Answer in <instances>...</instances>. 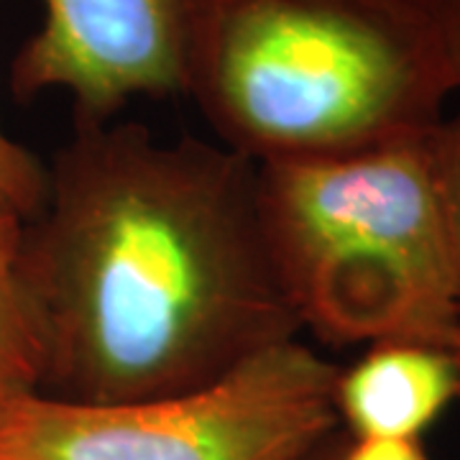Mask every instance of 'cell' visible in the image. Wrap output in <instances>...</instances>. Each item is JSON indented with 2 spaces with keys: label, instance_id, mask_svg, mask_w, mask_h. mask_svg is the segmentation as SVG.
I'll list each match as a JSON object with an SVG mask.
<instances>
[{
  "label": "cell",
  "instance_id": "cell-1",
  "mask_svg": "<svg viewBox=\"0 0 460 460\" xmlns=\"http://www.w3.org/2000/svg\"><path fill=\"white\" fill-rule=\"evenodd\" d=\"M41 394L120 404L198 389L295 341L259 164L138 123H75L23 223Z\"/></svg>",
  "mask_w": 460,
  "mask_h": 460
},
{
  "label": "cell",
  "instance_id": "cell-2",
  "mask_svg": "<svg viewBox=\"0 0 460 460\" xmlns=\"http://www.w3.org/2000/svg\"><path fill=\"white\" fill-rule=\"evenodd\" d=\"M456 87L425 0H202L184 95L256 164L420 138Z\"/></svg>",
  "mask_w": 460,
  "mask_h": 460
},
{
  "label": "cell",
  "instance_id": "cell-3",
  "mask_svg": "<svg viewBox=\"0 0 460 460\" xmlns=\"http://www.w3.org/2000/svg\"><path fill=\"white\" fill-rule=\"evenodd\" d=\"M428 136L259 164L266 243L299 328L330 345L450 350L458 302Z\"/></svg>",
  "mask_w": 460,
  "mask_h": 460
},
{
  "label": "cell",
  "instance_id": "cell-4",
  "mask_svg": "<svg viewBox=\"0 0 460 460\" xmlns=\"http://www.w3.org/2000/svg\"><path fill=\"white\" fill-rule=\"evenodd\" d=\"M338 366L299 341L213 384L120 404L0 402V460H299L341 428Z\"/></svg>",
  "mask_w": 460,
  "mask_h": 460
},
{
  "label": "cell",
  "instance_id": "cell-5",
  "mask_svg": "<svg viewBox=\"0 0 460 460\" xmlns=\"http://www.w3.org/2000/svg\"><path fill=\"white\" fill-rule=\"evenodd\" d=\"M202 0H44L39 31L18 49V100L62 90L75 123L111 120L133 98L184 95Z\"/></svg>",
  "mask_w": 460,
  "mask_h": 460
},
{
  "label": "cell",
  "instance_id": "cell-6",
  "mask_svg": "<svg viewBox=\"0 0 460 460\" xmlns=\"http://www.w3.org/2000/svg\"><path fill=\"white\" fill-rule=\"evenodd\" d=\"M456 399L453 353L407 341L368 345L335 381L338 422L350 438H422Z\"/></svg>",
  "mask_w": 460,
  "mask_h": 460
},
{
  "label": "cell",
  "instance_id": "cell-7",
  "mask_svg": "<svg viewBox=\"0 0 460 460\" xmlns=\"http://www.w3.org/2000/svg\"><path fill=\"white\" fill-rule=\"evenodd\" d=\"M26 217L0 198V402L39 389V348L21 284Z\"/></svg>",
  "mask_w": 460,
  "mask_h": 460
},
{
  "label": "cell",
  "instance_id": "cell-8",
  "mask_svg": "<svg viewBox=\"0 0 460 460\" xmlns=\"http://www.w3.org/2000/svg\"><path fill=\"white\" fill-rule=\"evenodd\" d=\"M429 162L435 174V187L443 208L445 235L450 251V266L456 279V302H458V341L453 358L460 371V113L443 118L428 136Z\"/></svg>",
  "mask_w": 460,
  "mask_h": 460
},
{
  "label": "cell",
  "instance_id": "cell-9",
  "mask_svg": "<svg viewBox=\"0 0 460 460\" xmlns=\"http://www.w3.org/2000/svg\"><path fill=\"white\" fill-rule=\"evenodd\" d=\"M44 192L47 166L0 128V198L8 199L29 220L41 208Z\"/></svg>",
  "mask_w": 460,
  "mask_h": 460
},
{
  "label": "cell",
  "instance_id": "cell-10",
  "mask_svg": "<svg viewBox=\"0 0 460 460\" xmlns=\"http://www.w3.org/2000/svg\"><path fill=\"white\" fill-rule=\"evenodd\" d=\"M338 460H429L422 438H350L345 432Z\"/></svg>",
  "mask_w": 460,
  "mask_h": 460
},
{
  "label": "cell",
  "instance_id": "cell-11",
  "mask_svg": "<svg viewBox=\"0 0 460 460\" xmlns=\"http://www.w3.org/2000/svg\"><path fill=\"white\" fill-rule=\"evenodd\" d=\"M440 36L445 65L450 72V83L460 87V0H425Z\"/></svg>",
  "mask_w": 460,
  "mask_h": 460
},
{
  "label": "cell",
  "instance_id": "cell-12",
  "mask_svg": "<svg viewBox=\"0 0 460 460\" xmlns=\"http://www.w3.org/2000/svg\"><path fill=\"white\" fill-rule=\"evenodd\" d=\"M345 440V429L338 428L335 432H330L325 440L314 445L310 453H305L299 460H338L341 456V447H343Z\"/></svg>",
  "mask_w": 460,
  "mask_h": 460
}]
</instances>
